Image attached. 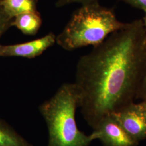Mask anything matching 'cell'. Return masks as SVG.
<instances>
[{"instance_id":"obj_1","label":"cell","mask_w":146,"mask_h":146,"mask_svg":"<svg viewBox=\"0 0 146 146\" xmlns=\"http://www.w3.org/2000/svg\"><path fill=\"white\" fill-rule=\"evenodd\" d=\"M146 63V31L136 20L79 59L74 84L78 108L94 129L104 117L134 102Z\"/></svg>"},{"instance_id":"obj_2","label":"cell","mask_w":146,"mask_h":146,"mask_svg":"<svg viewBox=\"0 0 146 146\" xmlns=\"http://www.w3.org/2000/svg\"><path fill=\"white\" fill-rule=\"evenodd\" d=\"M78 108V95L74 83L63 84L39 106L48 128V146H89L96 140L93 132L86 135L78 129L75 119Z\"/></svg>"},{"instance_id":"obj_3","label":"cell","mask_w":146,"mask_h":146,"mask_svg":"<svg viewBox=\"0 0 146 146\" xmlns=\"http://www.w3.org/2000/svg\"><path fill=\"white\" fill-rule=\"evenodd\" d=\"M127 25L118 20L114 11L99 2L81 5L56 37V42L66 50L95 47Z\"/></svg>"},{"instance_id":"obj_4","label":"cell","mask_w":146,"mask_h":146,"mask_svg":"<svg viewBox=\"0 0 146 146\" xmlns=\"http://www.w3.org/2000/svg\"><path fill=\"white\" fill-rule=\"evenodd\" d=\"M93 133L103 146H137L139 143L112 114L104 117L93 129Z\"/></svg>"},{"instance_id":"obj_5","label":"cell","mask_w":146,"mask_h":146,"mask_svg":"<svg viewBox=\"0 0 146 146\" xmlns=\"http://www.w3.org/2000/svg\"><path fill=\"white\" fill-rule=\"evenodd\" d=\"M112 115L136 141L146 140V111L140 103H131Z\"/></svg>"},{"instance_id":"obj_6","label":"cell","mask_w":146,"mask_h":146,"mask_svg":"<svg viewBox=\"0 0 146 146\" xmlns=\"http://www.w3.org/2000/svg\"><path fill=\"white\" fill-rule=\"evenodd\" d=\"M56 40L55 35L50 32L42 37L29 42L5 46L0 44V57L36 58L52 46Z\"/></svg>"},{"instance_id":"obj_7","label":"cell","mask_w":146,"mask_h":146,"mask_svg":"<svg viewBox=\"0 0 146 146\" xmlns=\"http://www.w3.org/2000/svg\"><path fill=\"white\" fill-rule=\"evenodd\" d=\"M42 25V19L37 11L28 12L14 17L12 26H15L27 35H36Z\"/></svg>"},{"instance_id":"obj_8","label":"cell","mask_w":146,"mask_h":146,"mask_svg":"<svg viewBox=\"0 0 146 146\" xmlns=\"http://www.w3.org/2000/svg\"><path fill=\"white\" fill-rule=\"evenodd\" d=\"M0 146H33L4 120L0 119Z\"/></svg>"},{"instance_id":"obj_9","label":"cell","mask_w":146,"mask_h":146,"mask_svg":"<svg viewBox=\"0 0 146 146\" xmlns=\"http://www.w3.org/2000/svg\"><path fill=\"white\" fill-rule=\"evenodd\" d=\"M37 0H2L1 5L5 13L14 19L19 14L37 11Z\"/></svg>"},{"instance_id":"obj_10","label":"cell","mask_w":146,"mask_h":146,"mask_svg":"<svg viewBox=\"0 0 146 146\" xmlns=\"http://www.w3.org/2000/svg\"><path fill=\"white\" fill-rule=\"evenodd\" d=\"M13 20V19L4 11L0 1V38L9 28L12 26Z\"/></svg>"},{"instance_id":"obj_11","label":"cell","mask_w":146,"mask_h":146,"mask_svg":"<svg viewBox=\"0 0 146 146\" xmlns=\"http://www.w3.org/2000/svg\"><path fill=\"white\" fill-rule=\"evenodd\" d=\"M135 99L141 100L146 99V63L142 77L137 91Z\"/></svg>"},{"instance_id":"obj_12","label":"cell","mask_w":146,"mask_h":146,"mask_svg":"<svg viewBox=\"0 0 146 146\" xmlns=\"http://www.w3.org/2000/svg\"><path fill=\"white\" fill-rule=\"evenodd\" d=\"M98 2L99 0H58L56 5L58 7H61L72 3H80L84 5Z\"/></svg>"},{"instance_id":"obj_13","label":"cell","mask_w":146,"mask_h":146,"mask_svg":"<svg viewBox=\"0 0 146 146\" xmlns=\"http://www.w3.org/2000/svg\"><path fill=\"white\" fill-rule=\"evenodd\" d=\"M131 6L145 11L146 9V0H120Z\"/></svg>"},{"instance_id":"obj_14","label":"cell","mask_w":146,"mask_h":146,"mask_svg":"<svg viewBox=\"0 0 146 146\" xmlns=\"http://www.w3.org/2000/svg\"><path fill=\"white\" fill-rule=\"evenodd\" d=\"M143 11L145 13V16L143 17V20H142V21H143V26H144L145 29V31H146V9L145 10V11Z\"/></svg>"},{"instance_id":"obj_15","label":"cell","mask_w":146,"mask_h":146,"mask_svg":"<svg viewBox=\"0 0 146 146\" xmlns=\"http://www.w3.org/2000/svg\"><path fill=\"white\" fill-rule=\"evenodd\" d=\"M140 104L146 111V99L143 100H142V101L140 102Z\"/></svg>"},{"instance_id":"obj_16","label":"cell","mask_w":146,"mask_h":146,"mask_svg":"<svg viewBox=\"0 0 146 146\" xmlns=\"http://www.w3.org/2000/svg\"><path fill=\"white\" fill-rule=\"evenodd\" d=\"M0 1H2V0H0Z\"/></svg>"}]
</instances>
